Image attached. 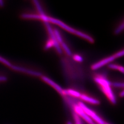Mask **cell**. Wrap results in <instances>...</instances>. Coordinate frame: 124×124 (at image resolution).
Segmentation results:
<instances>
[{
  "label": "cell",
  "mask_w": 124,
  "mask_h": 124,
  "mask_svg": "<svg viewBox=\"0 0 124 124\" xmlns=\"http://www.w3.org/2000/svg\"><path fill=\"white\" fill-rule=\"evenodd\" d=\"M96 124V123H94V122H93V124Z\"/></svg>",
  "instance_id": "obj_26"
},
{
  "label": "cell",
  "mask_w": 124,
  "mask_h": 124,
  "mask_svg": "<svg viewBox=\"0 0 124 124\" xmlns=\"http://www.w3.org/2000/svg\"><path fill=\"white\" fill-rule=\"evenodd\" d=\"M34 4L36 6V9L38 10L39 13V15H40V16H44L46 15L45 13H44L43 9L42 8L40 5V4L39 1L37 0H35L33 1Z\"/></svg>",
  "instance_id": "obj_11"
},
{
  "label": "cell",
  "mask_w": 124,
  "mask_h": 124,
  "mask_svg": "<svg viewBox=\"0 0 124 124\" xmlns=\"http://www.w3.org/2000/svg\"><path fill=\"white\" fill-rule=\"evenodd\" d=\"M80 98L81 100H83L85 102H87L89 103L93 104L94 105H98L100 103V101L97 99L93 98L90 97H89L88 96L85 95V94H81Z\"/></svg>",
  "instance_id": "obj_8"
},
{
  "label": "cell",
  "mask_w": 124,
  "mask_h": 124,
  "mask_svg": "<svg viewBox=\"0 0 124 124\" xmlns=\"http://www.w3.org/2000/svg\"><path fill=\"white\" fill-rule=\"evenodd\" d=\"M0 62L9 68H10V67L12 65V63L10 62L9 60L1 56H0Z\"/></svg>",
  "instance_id": "obj_12"
},
{
  "label": "cell",
  "mask_w": 124,
  "mask_h": 124,
  "mask_svg": "<svg viewBox=\"0 0 124 124\" xmlns=\"http://www.w3.org/2000/svg\"><path fill=\"white\" fill-rule=\"evenodd\" d=\"M73 59L77 62H82L83 61L82 58L78 55H75L73 56Z\"/></svg>",
  "instance_id": "obj_20"
},
{
  "label": "cell",
  "mask_w": 124,
  "mask_h": 124,
  "mask_svg": "<svg viewBox=\"0 0 124 124\" xmlns=\"http://www.w3.org/2000/svg\"><path fill=\"white\" fill-rule=\"evenodd\" d=\"M106 124H108V123H107V122H106Z\"/></svg>",
  "instance_id": "obj_27"
},
{
  "label": "cell",
  "mask_w": 124,
  "mask_h": 124,
  "mask_svg": "<svg viewBox=\"0 0 124 124\" xmlns=\"http://www.w3.org/2000/svg\"><path fill=\"white\" fill-rule=\"evenodd\" d=\"M94 80L99 85L102 92L104 93L111 103L115 104L116 100L115 95L111 88V82L106 78L102 76L95 77Z\"/></svg>",
  "instance_id": "obj_1"
},
{
  "label": "cell",
  "mask_w": 124,
  "mask_h": 124,
  "mask_svg": "<svg viewBox=\"0 0 124 124\" xmlns=\"http://www.w3.org/2000/svg\"><path fill=\"white\" fill-rule=\"evenodd\" d=\"M53 46V41H52V40H48L46 43V45H45V49L46 50H47L49 49L50 48L52 47V46Z\"/></svg>",
  "instance_id": "obj_18"
},
{
  "label": "cell",
  "mask_w": 124,
  "mask_h": 124,
  "mask_svg": "<svg viewBox=\"0 0 124 124\" xmlns=\"http://www.w3.org/2000/svg\"><path fill=\"white\" fill-rule=\"evenodd\" d=\"M115 58H116V57L115 56V54L111 56L110 57H108V58H106L104 59H102L100 61L96 63H94L93 64L92 67L91 68L93 70H96L98 69H99L100 68L103 66L105 64H107V63L110 62H112L114 61Z\"/></svg>",
  "instance_id": "obj_6"
},
{
  "label": "cell",
  "mask_w": 124,
  "mask_h": 124,
  "mask_svg": "<svg viewBox=\"0 0 124 124\" xmlns=\"http://www.w3.org/2000/svg\"><path fill=\"white\" fill-rule=\"evenodd\" d=\"M61 45L62 46V49L64 50V51L66 52L67 54L69 56H71L72 55V53L71 52V50L69 48V47L63 41L61 43Z\"/></svg>",
  "instance_id": "obj_15"
},
{
  "label": "cell",
  "mask_w": 124,
  "mask_h": 124,
  "mask_svg": "<svg viewBox=\"0 0 124 124\" xmlns=\"http://www.w3.org/2000/svg\"><path fill=\"white\" fill-rule=\"evenodd\" d=\"M8 77L4 75H0V83H4L8 81Z\"/></svg>",
  "instance_id": "obj_21"
},
{
  "label": "cell",
  "mask_w": 124,
  "mask_h": 124,
  "mask_svg": "<svg viewBox=\"0 0 124 124\" xmlns=\"http://www.w3.org/2000/svg\"><path fill=\"white\" fill-rule=\"evenodd\" d=\"M124 50H122L121 51H120V52L115 53V56H116V58H119V57H122L124 55Z\"/></svg>",
  "instance_id": "obj_22"
},
{
  "label": "cell",
  "mask_w": 124,
  "mask_h": 124,
  "mask_svg": "<svg viewBox=\"0 0 124 124\" xmlns=\"http://www.w3.org/2000/svg\"><path fill=\"white\" fill-rule=\"evenodd\" d=\"M10 69L13 70L14 71L26 74L31 75V76H37V77L42 76V74L38 71L32 70H31L27 69V68L23 67L16 65H14L13 64H12L11 66L10 67Z\"/></svg>",
  "instance_id": "obj_3"
},
{
  "label": "cell",
  "mask_w": 124,
  "mask_h": 124,
  "mask_svg": "<svg viewBox=\"0 0 124 124\" xmlns=\"http://www.w3.org/2000/svg\"><path fill=\"white\" fill-rule=\"evenodd\" d=\"M5 2L4 0H0V8H2L4 7Z\"/></svg>",
  "instance_id": "obj_23"
},
{
  "label": "cell",
  "mask_w": 124,
  "mask_h": 124,
  "mask_svg": "<svg viewBox=\"0 0 124 124\" xmlns=\"http://www.w3.org/2000/svg\"><path fill=\"white\" fill-rule=\"evenodd\" d=\"M108 68H110L111 69L118 70L120 72H121L122 74L124 73V68L121 66H119V65L114 64H110L108 65Z\"/></svg>",
  "instance_id": "obj_13"
},
{
  "label": "cell",
  "mask_w": 124,
  "mask_h": 124,
  "mask_svg": "<svg viewBox=\"0 0 124 124\" xmlns=\"http://www.w3.org/2000/svg\"><path fill=\"white\" fill-rule=\"evenodd\" d=\"M67 124H72V123H71V122H70V121H68V122H67Z\"/></svg>",
  "instance_id": "obj_25"
},
{
  "label": "cell",
  "mask_w": 124,
  "mask_h": 124,
  "mask_svg": "<svg viewBox=\"0 0 124 124\" xmlns=\"http://www.w3.org/2000/svg\"><path fill=\"white\" fill-rule=\"evenodd\" d=\"M120 96L121 97H123L124 96V91H122L121 92V93H120Z\"/></svg>",
  "instance_id": "obj_24"
},
{
  "label": "cell",
  "mask_w": 124,
  "mask_h": 124,
  "mask_svg": "<svg viewBox=\"0 0 124 124\" xmlns=\"http://www.w3.org/2000/svg\"><path fill=\"white\" fill-rule=\"evenodd\" d=\"M45 24L46 25V28L47 31H48V33L49 34V36L50 37L51 40L53 41V46L55 47V48L57 51L58 53L59 54H62V49L60 47V46L59 45V44L57 41V40L56 38V37L54 35V32H53V30L50 26L48 22H44Z\"/></svg>",
  "instance_id": "obj_5"
},
{
  "label": "cell",
  "mask_w": 124,
  "mask_h": 124,
  "mask_svg": "<svg viewBox=\"0 0 124 124\" xmlns=\"http://www.w3.org/2000/svg\"><path fill=\"white\" fill-rule=\"evenodd\" d=\"M124 23H122L119 26V27L115 30V33L116 35H118L120 34V33L124 29Z\"/></svg>",
  "instance_id": "obj_17"
},
{
  "label": "cell",
  "mask_w": 124,
  "mask_h": 124,
  "mask_svg": "<svg viewBox=\"0 0 124 124\" xmlns=\"http://www.w3.org/2000/svg\"><path fill=\"white\" fill-rule=\"evenodd\" d=\"M49 22L52 23H53L54 24H57L58 26L61 27L64 30H66L67 31H68L71 33L75 34L77 36L78 35L79 32H80V31L75 30L74 29L72 28L71 27L68 26V25H67L66 24L62 22L61 21L57 19L54 18L48 17V23Z\"/></svg>",
  "instance_id": "obj_4"
},
{
  "label": "cell",
  "mask_w": 124,
  "mask_h": 124,
  "mask_svg": "<svg viewBox=\"0 0 124 124\" xmlns=\"http://www.w3.org/2000/svg\"><path fill=\"white\" fill-rule=\"evenodd\" d=\"M41 79L43 80L46 83H47L50 85H51L52 87H53L56 91H57L59 94H60L62 96H64L63 95V90L61 87L58 85L55 82H54L53 80H51L49 78L46 77V76H41Z\"/></svg>",
  "instance_id": "obj_7"
},
{
  "label": "cell",
  "mask_w": 124,
  "mask_h": 124,
  "mask_svg": "<svg viewBox=\"0 0 124 124\" xmlns=\"http://www.w3.org/2000/svg\"><path fill=\"white\" fill-rule=\"evenodd\" d=\"M63 95L64 96H70L74 98H80L81 93L74 90L68 89L63 90Z\"/></svg>",
  "instance_id": "obj_9"
},
{
  "label": "cell",
  "mask_w": 124,
  "mask_h": 124,
  "mask_svg": "<svg viewBox=\"0 0 124 124\" xmlns=\"http://www.w3.org/2000/svg\"><path fill=\"white\" fill-rule=\"evenodd\" d=\"M78 105L82 108L86 115H88L93 121L96 122V124H106V122L101 119L94 111L86 106L84 103L79 102Z\"/></svg>",
  "instance_id": "obj_2"
},
{
  "label": "cell",
  "mask_w": 124,
  "mask_h": 124,
  "mask_svg": "<svg viewBox=\"0 0 124 124\" xmlns=\"http://www.w3.org/2000/svg\"><path fill=\"white\" fill-rule=\"evenodd\" d=\"M113 85L115 87H124V83H118V82H114L111 83V85Z\"/></svg>",
  "instance_id": "obj_19"
},
{
  "label": "cell",
  "mask_w": 124,
  "mask_h": 124,
  "mask_svg": "<svg viewBox=\"0 0 124 124\" xmlns=\"http://www.w3.org/2000/svg\"><path fill=\"white\" fill-rule=\"evenodd\" d=\"M75 124H82L81 119L75 113L73 114Z\"/></svg>",
  "instance_id": "obj_16"
},
{
  "label": "cell",
  "mask_w": 124,
  "mask_h": 124,
  "mask_svg": "<svg viewBox=\"0 0 124 124\" xmlns=\"http://www.w3.org/2000/svg\"><path fill=\"white\" fill-rule=\"evenodd\" d=\"M53 32H54V35H55V36L56 37V39L57 40L58 43L59 44H61V43L63 42V40H62V37L61 36V35H60L59 32L57 29H55L53 31Z\"/></svg>",
  "instance_id": "obj_14"
},
{
  "label": "cell",
  "mask_w": 124,
  "mask_h": 124,
  "mask_svg": "<svg viewBox=\"0 0 124 124\" xmlns=\"http://www.w3.org/2000/svg\"><path fill=\"white\" fill-rule=\"evenodd\" d=\"M21 18L23 19H33L41 20V16L39 14H30V13H23L21 15Z\"/></svg>",
  "instance_id": "obj_10"
}]
</instances>
